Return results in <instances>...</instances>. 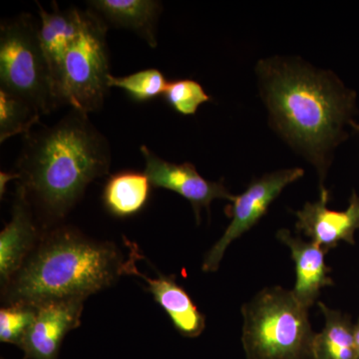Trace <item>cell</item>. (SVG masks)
I'll list each match as a JSON object with an SVG mask.
<instances>
[{
	"mask_svg": "<svg viewBox=\"0 0 359 359\" xmlns=\"http://www.w3.org/2000/svg\"><path fill=\"white\" fill-rule=\"evenodd\" d=\"M269 120L292 148L313 163L323 183L332 151L353 126L356 94L328 71L273 58L257 67Z\"/></svg>",
	"mask_w": 359,
	"mask_h": 359,
	"instance_id": "6da1fadb",
	"label": "cell"
},
{
	"mask_svg": "<svg viewBox=\"0 0 359 359\" xmlns=\"http://www.w3.org/2000/svg\"><path fill=\"white\" fill-rule=\"evenodd\" d=\"M108 141L87 114L72 110L57 124L27 135L18 162L20 185L45 216L65 218L87 186L109 171Z\"/></svg>",
	"mask_w": 359,
	"mask_h": 359,
	"instance_id": "7a4b0ae2",
	"label": "cell"
},
{
	"mask_svg": "<svg viewBox=\"0 0 359 359\" xmlns=\"http://www.w3.org/2000/svg\"><path fill=\"white\" fill-rule=\"evenodd\" d=\"M125 261L112 243L97 242L76 229L61 226L42 236L20 271L2 287L6 306H36L87 297L123 275Z\"/></svg>",
	"mask_w": 359,
	"mask_h": 359,
	"instance_id": "3957f363",
	"label": "cell"
},
{
	"mask_svg": "<svg viewBox=\"0 0 359 359\" xmlns=\"http://www.w3.org/2000/svg\"><path fill=\"white\" fill-rule=\"evenodd\" d=\"M242 342L248 359H313L309 309L292 292L266 287L242 308Z\"/></svg>",
	"mask_w": 359,
	"mask_h": 359,
	"instance_id": "277c9868",
	"label": "cell"
},
{
	"mask_svg": "<svg viewBox=\"0 0 359 359\" xmlns=\"http://www.w3.org/2000/svg\"><path fill=\"white\" fill-rule=\"evenodd\" d=\"M0 84V89L22 99L41 115L59 106L40 45L39 27L28 14L1 25Z\"/></svg>",
	"mask_w": 359,
	"mask_h": 359,
	"instance_id": "5b68a950",
	"label": "cell"
},
{
	"mask_svg": "<svg viewBox=\"0 0 359 359\" xmlns=\"http://www.w3.org/2000/svg\"><path fill=\"white\" fill-rule=\"evenodd\" d=\"M107 26L94 11H85L83 27L66 54L59 82L60 105L88 114L100 109L109 78Z\"/></svg>",
	"mask_w": 359,
	"mask_h": 359,
	"instance_id": "8992f818",
	"label": "cell"
},
{
	"mask_svg": "<svg viewBox=\"0 0 359 359\" xmlns=\"http://www.w3.org/2000/svg\"><path fill=\"white\" fill-rule=\"evenodd\" d=\"M304 174V169L301 168L266 174L262 178L252 180L244 193L235 196L229 209L231 223L221 238L205 255L203 271L205 273L218 271L229 245L256 226L283 189L302 178Z\"/></svg>",
	"mask_w": 359,
	"mask_h": 359,
	"instance_id": "52a82bcc",
	"label": "cell"
},
{
	"mask_svg": "<svg viewBox=\"0 0 359 359\" xmlns=\"http://www.w3.org/2000/svg\"><path fill=\"white\" fill-rule=\"evenodd\" d=\"M140 151L145 159L144 173L147 175L151 185L166 189L179 194L192 205L196 219L200 223L201 210L209 211L210 205L216 199L233 202L235 196L224 187L223 181L212 182L203 178L191 163L175 164L161 159L146 146Z\"/></svg>",
	"mask_w": 359,
	"mask_h": 359,
	"instance_id": "ba28073f",
	"label": "cell"
},
{
	"mask_svg": "<svg viewBox=\"0 0 359 359\" xmlns=\"http://www.w3.org/2000/svg\"><path fill=\"white\" fill-rule=\"evenodd\" d=\"M85 299L46 302L36 306V316L20 348L25 359H57L63 340L81 323Z\"/></svg>",
	"mask_w": 359,
	"mask_h": 359,
	"instance_id": "9c48e42d",
	"label": "cell"
},
{
	"mask_svg": "<svg viewBox=\"0 0 359 359\" xmlns=\"http://www.w3.org/2000/svg\"><path fill=\"white\" fill-rule=\"evenodd\" d=\"M330 194L323 189L318 202L306 203L304 209L295 212V228L311 242L330 252L340 242L355 244L354 233L359 230V196L353 191L349 205L344 211H334L327 208Z\"/></svg>",
	"mask_w": 359,
	"mask_h": 359,
	"instance_id": "30bf717a",
	"label": "cell"
},
{
	"mask_svg": "<svg viewBox=\"0 0 359 359\" xmlns=\"http://www.w3.org/2000/svg\"><path fill=\"white\" fill-rule=\"evenodd\" d=\"M129 259L125 261L123 275L140 278L147 285V290L155 302L166 311L177 332L183 337L195 339L205 328V316L194 304L190 295L176 282L175 276L158 273V278L144 275L135 264L134 252L130 249Z\"/></svg>",
	"mask_w": 359,
	"mask_h": 359,
	"instance_id": "8fae6325",
	"label": "cell"
},
{
	"mask_svg": "<svg viewBox=\"0 0 359 359\" xmlns=\"http://www.w3.org/2000/svg\"><path fill=\"white\" fill-rule=\"evenodd\" d=\"M41 240L32 204L25 188L18 185L14 197L11 222L0 233V280L6 287L20 271L26 259Z\"/></svg>",
	"mask_w": 359,
	"mask_h": 359,
	"instance_id": "7c38bea8",
	"label": "cell"
},
{
	"mask_svg": "<svg viewBox=\"0 0 359 359\" xmlns=\"http://www.w3.org/2000/svg\"><path fill=\"white\" fill-rule=\"evenodd\" d=\"M39 40L50 72L54 95L59 103L58 91L61 71L66 54L76 41L83 27L85 11L77 8L60 11L56 4L51 13L39 4Z\"/></svg>",
	"mask_w": 359,
	"mask_h": 359,
	"instance_id": "4fadbf2b",
	"label": "cell"
},
{
	"mask_svg": "<svg viewBox=\"0 0 359 359\" xmlns=\"http://www.w3.org/2000/svg\"><path fill=\"white\" fill-rule=\"evenodd\" d=\"M276 238L290 249L295 264V285L292 290L297 302L311 309L320 297L321 290L334 285L330 278L332 269L325 264L327 250L313 242L292 237L290 231L280 230Z\"/></svg>",
	"mask_w": 359,
	"mask_h": 359,
	"instance_id": "5bb4252c",
	"label": "cell"
},
{
	"mask_svg": "<svg viewBox=\"0 0 359 359\" xmlns=\"http://www.w3.org/2000/svg\"><path fill=\"white\" fill-rule=\"evenodd\" d=\"M88 6L113 25L133 30L157 47V22L162 6L154 0H92Z\"/></svg>",
	"mask_w": 359,
	"mask_h": 359,
	"instance_id": "9a60e30c",
	"label": "cell"
},
{
	"mask_svg": "<svg viewBox=\"0 0 359 359\" xmlns=\"http://www.w3.org/2000/svg\"><path fill=\"white\" fill-rule=\"evenodd\" d=\"M318 306L325 316V327L314 337L313 359H358L351 316L323 302H318Z\"/></svg>",
	"mask_w": 359,
	"mask_h": 359,
	"instance_id": "2e32d148",
	"label": "cell"
},
{
	"mask_svg": "<svg viewBox=\"0 0 359 359\" xmlns=\"http://www.w3.org/2000/svg\"><path fill=\"white\" fill-rule=\"evenodd\" d=\"M151 186L145 173L124 171L113 175L104 188V205L116 217L133 216L147 204Z\"/></svg>",
	"mask_w": 359,
	"mask_h": 359,
	"instance_id": "e0dca14e",
	"label": "cell"
},
{
	"mask_svg": "<svg viewBox=\"0 0 359 359\" xmlns=\"http://www.w3.org/2000/svg\"><path fill=\"white\" fill-rule=\"evenodd\" d=\"M41 116L22 99L0 89V142L11 137L29 133Z\"/></svg>",
	"mask_w": 359,
	"mask_h": 359,
	"instance_id": "ac0fdd59",
	"label": "cell"
},
{
	"mask_svg": "<svg viewBox=\"0 0 359 359\" xmlns=\"http://www.w3.org/2000/svg\"><path fill=\"white\" fill-rule=\"evenodd\" d=\"M168 82L163 73L155 68L139 71L127 76L109 75L108 86L118 87L126 91L134 100L146 102L165 93Z\"/></svg>",
	"mask_w": 359,
	"mask_h": 359,
	"instance_id": "d6986e66",
	"label": "cell"
},
{
	"mask_svg": "<svg viewBox=\"0 0 359 359\" xmlns=\"http://www.w3.org/2000/svg\"><path fill=\"white\" fill-rule=\"evenodd\" d=\"M36 311L35 306L20 304L0 309V341L20 347Z\"/></svg>",
	"mask_w": 359,
	"mask_h": 359,
	"instance_id": "ffe728a7",
	"label": "cell"
},
{
	"mask_svg": "<svg viewBox=\"0 0 359 359\" xmlns=\"http://www.w3.org/2000/svg\"><path fill=\"white\" fill-rule=\"evenodd\" d=\"M164 95L175 111L185 116L196 114L201 104L211 101L200 83L191 79L170 82Z\"/></svg>",
	"mask_w": 359,
	"mask_h": 359,
	"instance_id": "44dd1931",
	"label": "cell"
},
{
	"mask_svg": "<svg viewBox=\"0 0 359 359\" xmlns=\"http://www.w3.org/2000/svg\"><path fill=\"white\" fill-rule=\"evenodd\" d=\"M11 180H20V175L14 172V173H6V172H1L0 173V195L4 196L6 192L7 183Z\"/></svg>",
	"mask_w": 359,
	"mask_h": 359,
	"instance_id": "7402d4cb",
	"label": "cell"
},
{
	"mask_svg": "<svg viewBox=\"0 0 359 359\" xmlns=\"http://www.w3.org/2000/svg\"><path fill=\"white\" fill-rule=\"evenodd\" d=\"M354 341H355L356 351L359 359V318L358 323L354 325Z\"/></svg>",
	"mask_w": 359,
	"mask_h": 359,
	"instance_id": "603a6c76",
	"label": "cell"
},
{
	"mask_svg": "<svg viewBox=\"0 0 359 359\" xmlns=\"http://www.w3.org/2000/svg\"><path fill=\"white\" fill-rule=\"evenodd\" d=\"M353 127L354 129L358 130L359 131V126L358 125H356L355 123L353 122Z\"/></svg>",
	"mask_w": 359,
	"mask_h": 359,
	"instance_id": "cb8c5ba5",
	"label": "cell"
},
{
	"mask_svg": "<svg viewBox=\"0 0 359 359\" xmlns=\"http://www.w3.org/2000/svg\"><path fill=\"white\" fill-rule=\"evenodd\" d=\"M2 359H4V358H2Z\"/></svg>",
	"mask_w": 359,
	"mask_h": 359,
	"instance_id": "d4e9b609",
	"label": "cell"
}]
</instances>
